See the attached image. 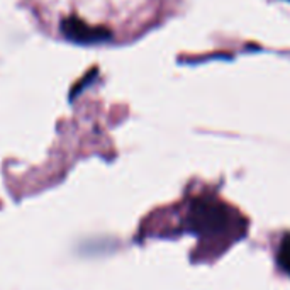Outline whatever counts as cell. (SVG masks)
<instances>
[{
	"instance_id": "4",
	"label": "cell",
	"mask_w": 290,
	"mask_h": 290,
	"mask_svg": "<svg viewBox=\"0 0 290 290\" xmlns=\"http://www.w3.org/2000/svg\"><path fill=\"white\" fill-rule=\"evenodd\" d=\"M95 76H97V68H95V66H93V70H90V71H88V73H87V75H85V76H83V78H82V80H80V82H78V83H76V85H75V87H73V90H71V97H70V99H71V100H73V99H75V97H76V95H78V93H80V92H82L85 87H87V85H90V83H92V80H93V78H95Z\"/></svg>"
},
{
	"instance_id": "2",
	"label": "cell",
	"mask_w": 290,
	"mask_h": 290,
	"mask_svg": "<svg viewBox=\"0 0 290 290\" xmlns=\"http://www.w3.org/2000/svg\"><path fill=\"white\" fill-rule=\"evenodd\" d=\"M59 31L68 41L76 42V44H97L112 37V32L107 27H102V25L93 27L75 15L65 17L59 24Z\"/></svg>"
},
{
	"instance_id": "3",
	"label": "cell",
	"mask_w": 290,
	"mask_h": 290,
	"mask_svg": "<svg viewBox=\"0 0 290 290\" xmlns=\"http://www.w3.org/2000/svg\"><path fill=\"white\" fill-rule=\"evenodd\" d=\"M279 263L280 267L284 268L285 272L290 275V236H287L280 246V251H279Z\"/></svg>"
},
{
	"instance_id": "1",
	"label": "cell",
	"mask_w": 290,
	"mask_h": 290,
	"mask_svg": "<svg viewBox=\"0 0 290 290\" xmlns=\"http://www.w3.org/2000/svg\"><path fill=\"white\" fill-rule=\"evenodd\" d=\"M229 223V212L223 204L212 199H199L192 204L189 216H187V226L190 231L197 234H211L223 233Z\"/></svg>"
}]
</instances>
